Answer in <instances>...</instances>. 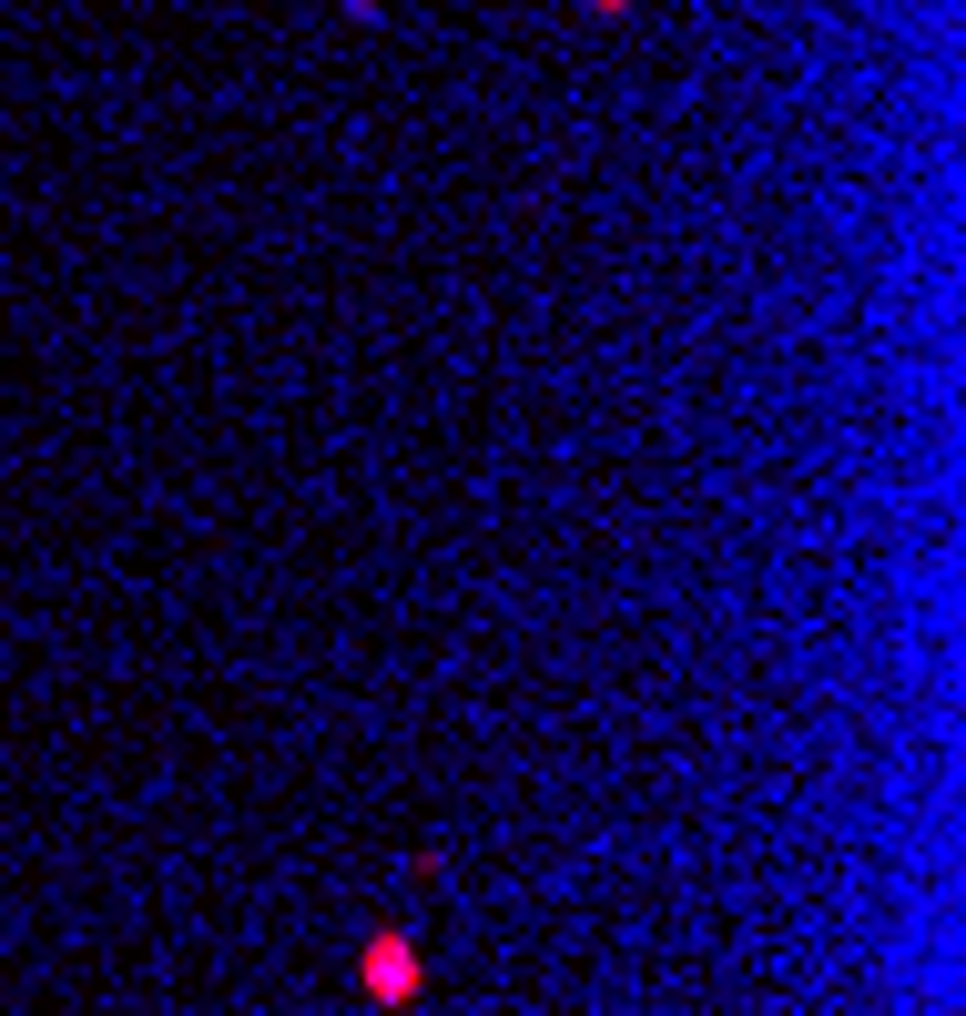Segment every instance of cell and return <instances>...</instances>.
I'll use <instances>...</instances> for the list:
<instances>
[{
  "label": "cell",
  "mask_w": 966,
  "mask_h": 1016,
  "mask_svg": "<svg viewBox=\"0 0 966 1016\" xmlns=\"http://www.w3.org/2000/svg\"><path fill=\"white\" fill-rule=\"evenodd\" d=\"M398 986H407V945L386 935V945H376V996H398Z\"/></svg>",
  "instance_id": "cell-1"
}]
</instances>
